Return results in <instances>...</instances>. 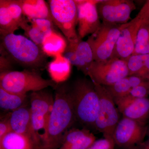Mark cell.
I'll return each instance as SVG.
<instances>
[{
    "mask_svg": "<svg viewBox=\"0 0 149 149\" xmlns=\"http://www.w3.org/2000/svg\"><path fill=\"white\" fill-rule=\"evenodd\" d=\"M63 55L71 64L87 76L88 69L94 61L92 49L87 41L79 39L67 41Z\"/></svg>",
    "mask_w": 149,
    "mask_h": 149,
    "instance_id": "14",
    "label": "cell"
},
{
    "mask_svg": "<svg viewBox=\"0 0 149 149\" xmlns=\"http://www.w3.org/2000/svg\"><path fill=\"white\" fill-rule=\"evenodd\" d=\"M27 95L8 92L0 88V107L9 111H14L25 105Z\"/></svg>",
    "mask_w": 149,
    "mask_h": 149,
    "instance_id": "26",
    "label": "cell"
},
{
    "mask_svg": "<svg viewBox=\"0 0 149 149\" xmlns=\"http://www.w3.org/2000/svg\"><path fill=\"white\" fill-rule=\"evenodd\" d=\"M129 75L126 61L114 57L102 61H94L87 74L93 83L104 86H111Z\"/></svg>",
    "mask_w": 149,
    "mask_h": 149,
    "instance_id": "8",
    "label": "cell"
},
{
    "mask_svg": "<svg viewBox=\"0 0 149 149\" xmlns=\"http://www.w3.org/2000/svg\"><path fill=\"white\" fill-rule=\"evenodd\" d=\"M71 65L63 54L54 57L48 65V72L52 80L57 84L65 82L71 73Z\"/></svg>",
    "mask_w": 149,
    "mask_h": 149,
    "instance_id": "22",
    "label": "cell"
},
{
    "mask_svg": "<svg viewBox=\"0 0 149 149\" xmlns=\"http://www.w3.org/2000/svg\"><path fill=\"white\" fill-rule=\"evenodd\" d=\"M115 145L113 139L104 138L95 141L88 149H114Z\"/></svg>",
    "mask_w": 149,
    "mask_h": 149,
    "instance_id": "29",
    "label": "cell"
},
{
    "mask_svg": "<svg viewBox=\"0 0 149 149\" xmlns=\"http://www.w3.org/2000/svg\"><path fill=\"white\" fill-rule=\"evenodd\" d=\"M126 61L129 75L149 80V54H132Z\"/></svg>",
    "mask_w": 149,
    "mask_h": 149,
    "instance_id": "24",
    "label": "cell"
},
{
    "mask_svg": "<svg viewBox=\"0 0 149 149\" xmlns=\"http://www.w3.org/2000/svg\"><path fill=\"white\" fill-rule=\"evenodd\" d=\"M10 122L13 132L29 136L41 148V139L34 130L31 119L30 106L26 104L10 113Z\"/></svg>",
    "mask_w": 149,
    "mask_h": 149,
    "instance_id": "17",
    "label": "cell"
},
{
    "mask_svg": "<svg viewBox=\"0 0 149 149\" xmlns=\"http://www.w3.org/2000/svg\"><path fill=\"white\" fill-rule=\"evenodd\" d=\"M147 133H148V135L149 136V128H148V132H147Z\"/></svg>",
    "mask_w": 149,
    "mask_h": 149,
    "instance_id": "34",
    "label": "cell"
},
{
    "mask_svg": "<svg viewBox=\"0 0 149 149\" xmlns=\"http://www.w3.org/2000/svg\"><path fill=\"white\" fill-rule=\"evenodd\" d=\"M97 7L102 22L114 24L127 23L136 9L132 0H102Z\"/></svg>",
    "mask_w": 149,
    "mask_h": 149,
    "instance_id": "10",
    "label": "cell"
},
{
    "mask_svg": "<svg viewBox=\"0 0 149 149\" xmlns=\"http://www.w3.org/2000/svg\"><path fill=\"white\" fill-rule=\"evenodd\" d=\"M142 24L149 23V0L147 1L137 16Z\"/></svg>",
    "mask_w": 149,
    "mask_h": 149,
    "instance_id": "32",
    "label": "cell"
},
{
    "mask_svg": "<svg viewBox=\"0 0 149 149\" xmlns=\"http://www.w3.org/2000/svg\"><path fill=\"white\" fill-rule=\"evenodd\" d=\"M141 24L142 22L137 16L123 24L112 57L126 61L133 54L135 50L137 34Z\"/></svg>",
    "mask_w": 149,
    "mask_h": 149,
    "instance_id": "15",
    "label": "cell"
},
{
    "mask_svg": "<svg viewBox=\"0 0 149 149\" xmlns=\"http://www.w3.org/2000/svg\"><path fill=\"white\" fill-rule=\"evenodd\" d=\"M1 52L14 62L31 70L44 68L48 56L40 46L25 36L15 33L1 35Z\"/></svg>",
    "mask_w": 149,
    "mask_h": 149,
    "instance_id": "2",
    "label": "cell"
},
{
    "mask_svg": "<svg viewBox=\"0 0 149 149\" xmlns=\"http://www.w3.org/2000/svg\"><path fill=\"white\" fill-rule=\"evenodd\" d=\"M14 62L3 53L1 52L0 73L11 71L13 68Z\"/></svg>",
    "mask_w": 149,
    "mask_h": 149,
    "instance_id": "30",
    "label": "cell"
},
{
    "mask_svg": "<svg viewBox=\"0 0 149 149\" xmlns=\"http://www.w3.org/2000/svg\"><path fill=\"white\" fill-rule=\"evenodd\" d=\"M148 128L146 125L123 117L118 123L113 133L115 143L121 148H135L144 141Z\"/></svg>",
    "mask_w": 149,
    "mask_h": 149,
    "instance_id": "11",
    "label": "cell"
},
{
    "mask_svg": "<svg viewBox=\"0 0 149 149\" xmlns=\"http://www.w3.org/2000/svg\"><path fill=\"white\" fill-rule=\"evenodd\" d=\"M69 87L62 83L56 88L53 107L41 138L40 149L59 148L67 132L76 121Z\"/></svg>",
    "mask_w": 149,
    "mask_h": 149,
    "instance_id": "1",
    "label": "cell"
},
{
    "mask_svg": "<svg viewBox=\"0 0 149 149\" xmlns=\"http://www.w3.org/2000/svg\"><path fill=\"white\" fill-rule=\"evenodd\" d=\"M48 3L53 22L61 30L67 41L80 39L76 29L78 12L75 1L50 0Z\"/></svg>",
    "mask_w": 149,
    "mask_h": 149,
    "instance_id": "5",
    "label": "cell"
},
{
    "mask_svg": "<svg viewBox=\"0 0 149 149\" xmlns=\"http://www.w3.org/2000/svg\"><path fill=\"white\" fill-rule=\"evenodd\" d=\"M123 24L102 22L95 32L89 36L87 42L91 46L95 61H102L112 57Z\"/></svg>",
    "mask_w": 149,
    "mask_h": 149,
    "instance_id": "7",
    "label": "cell"
},
{
    "mask_svg": "<svg viewBox=\"0 0 149 149\" xmlns=\"http://www.w3.org/2000/svg\"><path fill=\"white\" fill-rule=\"evenodd\" d=\"M29 98L32 125L35 132L41 138L40 131H42L43 134L45 130L54 98L50 92L45 89L32 92Z\"/></svg>",
    "mask_w": 149,
    "mask_h": 149,
    "instance_id": "9",
    "label": "cell"
},
{
    "mask_svg": "<svg viewBox=\"0 0 149 149\" xmlns=\"http://www.w3.org/2000/svg\"><path fill=\"white\" fill-rule=\"evenodd\" d=\"M100 101V108L95 128L104 138L113 139L115 129L120 120V112L113 98L103 85L94 83Z\"/></svg>",
    "mask_w": 149,
    "mask_h": 149,
    "instance_id": "6",
    "label": "cell"
},
{
    "mask_svg": "<svg viewBox=\"0 0 149 149\" xmlns=\"http://www.w3.org/2000/svg\"><path fill=\"white\" fill-rule=\"evenodd\" d=\"M24 17L22 0H1V35L14 33L20 27Z\"/></svg>",
    "mask_w": 149,
    "mask_h": 149,
    "instance_id": "13",
    "label": "cell"
},
{
    "mask_svg": "<svg viewBox=\"0 0 149 149\" xmlns=\"http://www.w3.org/2000/svg\"><path fill=\"white\" fill-rule=\"evenodd\" d=\"M100 1H75L77 3V33L81 40L95 32L101 26L97 4Z\"/></svg>",
    "mask_w": 149,
    "mask_h": 149,
    "instance_id": "12",
    "label": "cell"
},
{
    "mask_svg": "<svg viewBox=\"0 0 149 149\" xmlns=\"http://www.w3.org/2000/svg\"><path fill=\"white\" fill-rule=\"evenodd\" d=\"M76 121L85 128H95V123L100 108V101L93 81L87 78H79L69 87Z\"/></svg>",
    "mask_w": 149,
    "mask_h": 149,
    "instance_id": "3",
    "label": "cell"
},
{
    "mask_svg": "<svg viewBox=\"0 0 149 149\" xmlns=\"http://www.w3.org/2000/svg\"><path fill=\"white\" fill-rule=\"evenodd\" d=\"M23 15L32 19H46L52 22L49 6L44 0H22Z\"/></svg>",
    "mask_w": 149,
    "mask_h": 149,
    "instance_id": "20",
    "label": "cell"
},
{
    "mask_svg": "<svg viewBox=\"0 0 149 149\" xmlns=\"http://www.w3.org/2000/svg\"><path fill=\"white\" fill-rule=\"evenodd\" d=\"M57 83L43 78L37 70H24L0 73V88L10 93L27 95L29 92H36L49 87L56 88Z\"/></svg>",
    "mask_w": 149,
    "mask_h": 149,
    "instance_id": "4",
    "label": "cell"
},
{
    "mask_svg": "<svg viewBox=\"0 0 149 149\" xmlns=\"http://www.w3.org/2000/svg\"><path fill=\"white\" fill-rule=\"evenodd\" d=\"M0 149H40V145L32 138L12 132L0 140Z\"/></svg>",
    "mask_w": 149,
    "mask_h": 149,
    "instance_id": "21",
    "label": "cell"
},
{
    "mask_svg": "<svg viewBox=\"0 0 149 149\" xmlns=\"http://www.w3.org/2000/svg\"><path fill=\"white\" fill-rule=\"evenodd\" d=\"M67 44L66 39L54 29L46 37L41 48L47 56L54 57L59 55L63 54L66 48Z\"/></svg>",
    "mask_w": 149,
    "mask_h": 149,
    "instance_id": "25",
    "label": "cell"
},
{
    "mask_svg": "<svg viewBox=\"0 0 149 149\" xmlns=\"http://www.w3.org/2000/svg\"><path fill=\"white\" fill-rule=\"evenodd\" d=\"M149 54V23L141 24L137 34L133 54Z\"/></svg>",
    "mask_w": 149,
    "mask_h": 149,
    "instance_id": "27",
    "label": "cell"
},
{
    "mask_svg": "<svg viewBox=\"0 0 149 149\" xmlns=\"http://www.w3.org/2000/svg\"><path fill=\"white\" fill-rule=\"evenodd\" d=\"M53 22L46 19H32L24 17L20 28L27 38L41 47L46 37L54 30Z\"/></svg>",
    "mask_w": 149,
    "mask_h": 149,
    "instance_id": "18",
    "label": "cell"
},
{
    "mask_svg": "<svg viewBox=\"0 0 149 149\" xmlns=\"http://www.w3.org/2000/svg\"><path fill=\"white\" fill-rule=\"evenodd\" d=\"M95 141V136L89 129L71 128L58 149H88Z\"/></svg>",
    "mask_w": 149,
    "mask_h": 149,
    "instance_id": "19",
    "label": "cell"
},
{
    "mask_svg": "<svg viewBox=\"0 0 149 149\" xmlns=\"http://www.w3.org/2000/svg\"><path fill=\"white\" fill-rule=\"evenodd\" d=\"M10 113L1 118L0 121V140L9 133L12 132L10 122Z\"/></svg>",
    "mask_w": 149,
    "mask_h": 149,
    "instance_id": "31",
    "label": "cell"
},
{
    "mask_svg": "<svg viewBox=\"0 0 149 149\" xmlns=\"http://www.w3.org/2000/svg\"><path fill=\"white\" fill-rule=\"evenodd\" d=\"M136 149H149V139L136 146Z\"/></svg>",
    "mask_w": 149,
    "mask_h": 149,
    "instance_id": "33",
    "label": "cell"
},
{
    "mask_svg": "<svg viewBox=\"0 0 149 149\" xmlns=\"http://www.w3.org/2000/svg\"><path fill=\"white\" fill-rule=\"evenodd\" d=\"M123 117L146 125L149 118V99L136 98L130 95L114 100Z\"/></svg>",
    "mask_w": 149,
    "mask_h": 149,
    "instance_id": "16",
    "label": "cell"
},
{
    "mask_svg": "<svg viewBox=\"0 0 149 149\" xmlns=\"http://www.w3.org/2000/svg\"><path fill=\"white\" fill-rule=\"evenodd\" d=\"M129 95L136 98L148 97L149 95V80H146L133 88Z\"/></svg>",
    "mask_w": 149,
    "mask_h": 149,
    "instance_id": "28",
    "label": "cell"
},
{
    "mask_svg": "<svg viewBox=\"0 0 149 149\" xmlns=\"http://www.w3.org/2000/svg\"><path fill=\"white\" fill-rule=\"evenodd\" d=\"M147 80L134 75H129L118 80L113 85L105 86L113 100L120 98L130 94L131 90Z\"/></svg>",
    "mask_w": 149,
    "mask_h": 149,
    "instance_id": "23",
    "label": "cell"
}]
</instances>
